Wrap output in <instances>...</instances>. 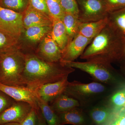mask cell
Listing matches in <instances>:
<instances>
[{
  "mask_svg": "<svg viewBox=\"0 0 125 125\" xmlns=\"http://www.w3.org/2000/svg\"><path fill=\"white\" fill-rule=\"evenodd\" d=\"M25 65L23 78L27 87L34 90L48 83L68 78L75 69L63 65L60 62L44 60L33 53L25 54Z\"/></svg>",
  "mask_w": 125,
  "mask_h": 125,
  "instance_id": "obj_1",
  "label": "cell"
},
{
  "mask_svg": "<svg viewBox=\"0 0 125 125\" xmlns=\"http://www.w3.org/2000/svg\"><path fill=\"white\" fill-rule=\"evenodd\" d=\"M123 43L107 24L93 39L80 57L87 61L111 64L121 58Z\"/></svg>",
  "mask_w": 125,
  "mask_h": 125,
  "instance_id": "obj_2",
  "label": "cell"
},
{
  "mask_svg": "<svg viewBox=\"0 0 125 125\" xmlns=\"http://www.w3.org/2000/svg\"><path fill=\"white\" fill-rule=\"evenodd\" d=\"M25 55L20 48L0 56V83L9 86L27 87L23 78Z\"/></svg>",
  "mask_w": 125,
  "mask_h": 125,
  "instance_id": "obj_3",
  "label": "cell"
},
{
  "mask_svg": "<svg viewBox=\"0 0 125 125\" xmlns=\"http://www.w3.org/2000/svg\"><path fill=\"white\" fill-rule=\"evenodd\" d=\"M106 91V87L99 82L83 83L79 81L69 82L63 94L76 99L80 106H86Z\"/></svg>",
  "mask_w": 125,
  "mask_h": 125,
  "instance_id": "obj_4",
  "label": "cell"
},
{
  "mask_svg": "<svg viewBox=\"0 0 125 125\" xmlns=\"http://www.w3.org/2000/svg\"><path fill=\"white\" fill-rule=\"evenodd\" d=\"M60 62L65 66L85 72L99 83L110 84L116 81L111 64L87 61Z\"/></svg>",
  "mask_w": 125,
  "mask_h": 125,
  "instance_id": "obj_5",
  "label": "cell"
},
{
  "mask_svg": "<svg viewBox=\"0 0 125 125\" xmlns=\"http://www.w3.org/2000/svg\"><path fill=\"white\" fill-rule=\"evenodd\" d=\"M80 22H95L107 17L108 12L102 0H76Z\"/></svg>",
  "mask_w": 125,
  "mask_h": 125,
  "instance_id": "obj_6",
  "label": "cell"
},
{
  "mask_svg": "<svg viewBox=\"0 0 125 125\" xmlns=\"http://www.w3.org/2000/svg\"><path fill=\"white\" fill-rule=\"evenodd\" d=\"M23 14L0 6V30L19 39L24 30Z\"/></svg>",
  "mask_w": 125,
  "mask_h": 125,
  "instance_id": "obj_7",
  "label": "cell"
},
{
  "mask_svg": "<svg viewBox=\"0 0 125 125\" xmlns=\"http://www.w3.org/2000/svg\"><path fill=\"white\" fill-rule=\"evenodd\" d=\"M33 108L28 103L16 102L0 114V125L9 123L20 124Z\"/></svg>",
  "mask_w": 125,
  "mask_h": 125,
  "instance_id": "obj_8",
  "label": "cell"
},
{
  "mask_svg": "<svg viewBox=\"0 0 125 125\" xmlns=\"http://www.w3.org/2000/svg\"><path fill=\"white\" fill-rule=\"evenodd\" d=\"M0 90L16 102L28 103L36 110L39 108L36 92L27 87L9 86L0 83Z\"/></svg>",
  "mask_w": 125,
  "mask_h": 125,
  "instance_id": "obj_9",
  "label": "cell"
},
{
  "mask_svg": "<svg viewBox=\"0 0 125 125\" xmlns=\"http://www.w3.org/2000/svg\"><path fill=\"white\" fill-rule=\"evenodd\" d=\"M34 54L42 60L49 62H60L62 58L61 51L52 38L50 33L41 40Z\"/></svg>",
  "mask_w": 125,
  "mask_h": 125,
  "instance_id": "obj_10",
  "label": "cell"
},
{
  "mask_svg": "<svg viewBox=\"0 0 125 125\" xmlns=\"http://www.w3.org/2000/svg\"><path fill=\"white\" fill-rule=\"evenodd\" d=\"M93 39L78 34L70 42L62 53L61 62L74 61L83 54L86 47Z\"/></svg>",
  "mask_w": 125,
  "mask_h": 125,
  "instance_id": "obj_11",
  "label": "cell"
},
{
  "mask_svg": "<svg viewBox=\"0 0 125 125\" xmlns=\"http://www.w3.org/2000/svg\"><path fill=\"white\" fill-rule=\"evenodd\" d=\"M68 78L55 83L41 85L35 90L37 97L48 103H51L63 94L69 83Z\"/></svg>",
  "mask_w": 125,
  "mask_h": 125,
  "instance_id": "obj_12",
  "label": "cell"
},
{
  "mask_svg": "<svg viewBox=\"0 0 125 125\" xmlns=\"http://www.w3.org/2000/svg\"><path fill=\"white\" fill-rule=\"evenodd\" d=\"M24 29L33 26H52L53 19L49 16L29 6L23 13Z\"/></svg>",
  "mask_w": 125,
  "mask_h": 125,
  "instance_id": "obj_13",
  "label": "cell"
},
{
  "mask_svg": "<svg viewBox=\"0 0 125 125\" xmlns=\"http://www.w3.org/2000/svg\"><path fill=\"white\" fill-rule=\"evenodd\" d=\"M52 26H33L24 29L19 40H22L30 45L40 43L43 39L50 33Z\"/></svg>",
  "mask_w": 125,
  "mask_h": 125,
  "instance_id": "obj_14",
  "label": "cell"
},
{
  "mask_svg": "<svg viewBox=\"0 0 125 125\" xmlns=\"http://www.w3.org/2000/svg\"><path fill=\"white\" fill-rule=\"evenodd\" d=\"M107 18L108 25L125 40V7L108 12Z\"/></svg>",
  "mask_w": 125,
  "mask_h": 125,
  "instance_id": "obj_15",
  "label": "cell"
},
{
  "mask_svg": "<svg viewBox=\"0 0 125 125\" xmlns=\"http://www.w3.org/2000/svg\"><path fill=\"white\" fill-rule=\"evenodd\" d=\"M61 125H89L83 112L79 107L57 114Z\"/></svg>",
  "mask_w": 125,
  "mask_h": 125,
  "instance_id": "obj_16",
  "label": "cell"
},
{
  "mask_svg": "<svg viewBox=\"0 0 125 125\" xmlns=\"http://www.w3.org/2000/svg\"><path fill=\"white\" fill-rule=\"evenodd\" d=\"M50 34L62 53L69 44V40L64 25L60 19H53Z\"/></svg>",
  "mask_w": 125,
  "mask_h": 125,
  "instance_id": "obj_17",
  "label": "cell"
},
{
  "mask_svg": "<svg viewBox=\"0 0 125 125\" xmlns=\"http://www.w3.org/2000/svg\"><path fill=\"white\" fill-rule=\"evenodd\" d=\"M51 103L50 106L57 114L80 106L77 100L64 94L58 96Z\"/></svg>",
  "mask_w": 125,
  "mask_h": 125,
  "instance_id": "obj_18",
  "label": "cell"
},
{
  "mask_svg": "<svg viewBox=\"0 0 125 125\" xmlns=\"http://www.w3.org/2000/svg\"><path fill=\"white\" fill-rule=\"evenodd\" d=\"M114 114L112 108L107 106L95 107L89 112L90 117L95 125H107Z\"/></svg>",
  "mask_w": 125,
  "mask_h": 125,
  "instance_id": "obj_19",
  "label": "cell"
},
{
  "mask_svg": "<svg viewBox=\"0 0 125 125\" xmlns=\"http://www.w3.org/2000/svg\"><path fill=\"white\" fill-rule=\"evenodd\" d=\"M107 24V17L95 22H80L79 34L87 38L93 39L104 29Z\"/></svg>",
  "mask_w": 125,
  "mask_h": 125,
  "instance_id": "obj_20",
  "label": "cell"
},
{
  "mask_svg": "<svg viewBox=\"0 0 125 125\" xmlns=\"http://www.w3.org/2000/svg\"><path fill=\"white\" fill-rule=\"evenodd\" d=\"M61 20L64 25L70 42L79 34L80 22L78 16L64 13Z\"/></svg>",
  "mask_w": 125,
  "mask_h": 125,
  "instance_id": "obj_21",
  "label": "cell"
},
{
  "mask_svg": "<svg viewBox=\"0 0 125 125\" xmlns=\"http://www.w3.org/2000/svg\"><path fill=\"white\" fill-rule=\"evenodd\" d=\"M18 48L21 49L19 39L0 30V56Z\"/></svg>",
  "mask_w": 125,
  "mask_h": 125,
  "instance_id": "obj_22",
  "label": "cell"
},
{
  "mask_svg": "<svg viewBox=\"0 0 125 125\" xmlns=\"http://www.w3.org/2000/svg\"><path fill=\"white\" fill-rule=\"evenodd\" d=\"M37 102L47 125H61L57 114L52 110L49 104L38 97Z\"/></svg>",
  "mask_w": 125,
  "mask_h": 125,
  "instance_id": "obj_23",
  "label": "cell"
},
{
  "mask_svg": "<svg viewBox=\"0 0 125 125\" xmlns=\"http://www.w3.org/2000/svg\"><path fill=\"white\" fill-rule=\"evenodd\" d=\"M30 0H0V6L23 14L29 5Z\"/></svg>",
  "mask_w": 125,
  "mask_h": 125,
  "instance_id": "obj_24",
  "label": "cell"
},
{
  "mask_svg": "<svg viewBox=\"0 0 125 125\" xmlns=\"http://www.w3.org/2000/svg\"><path fill=\"white\" fill-rule=\"evenodd\" d=\"M50 16L52 19H61L64 12L60 0H46Z\"/></svg>",
  "mask_w": 125,
  "mask_h": 125,
  "instance_id": "obj_25",
  "label": "cell"
},
{
  "mask_svg": "<svg viewBox=\"0 0 125 125\" xmlns=\"http://www.w3.org/2000/svg\"><path fill=\"white\" fill-rule=\"evenodd\" d=\"M112 109L114 113L120 111L125 103V87L115 93L112 96L111 99Z\"/></svg>",
  "mask_w": 125,
  "mask_h": 125,
  "instance_id": "obj_26",
  "label": "cell"
},
{
  "mask_svg": "<svg viewBox=\"0 0 125 125\" xmlns=\"http://www.w3.org/2000/svg\"><path fill=\"white\" fill-rule=\"evenodd\" d=\"M60 1L64 13L72 14L78 18L79 9L76 0H60Z\"/></svg>",
  "mask_w": 125,
  "mask_h": 125,
  "instance_id": "obj_27",
  "label": "cell"
},
{
  "mask_svg": "<svg viewBox=\"0 0 125 125\" xmlns=\"http://www.w3.org/2000/svg\"><path fill=\"white\" fill-rule=\"evenodd\" d=\"M15 102L13 98L0 90V114Z\"/></svg>",
  "mask_w": 125,
  "mask_h": 125,
  "instance_id": "obj_28",
  "label": "cell"
},
{
  "mask_svg": "<svg viewBox=\"0 0 125 125\" xmlns=\"http://www.w3.org/2000/svg\"><path fill=\"white\" fill-rule=\"evenodd\" d=\"M104 3L108 12L125 7V0H102Z\"/></svg>",
  "mask_w": 125,
  "mask_h": 125,
  "instance_id": "obj_29",
  "label": "cell"
},
{
  "mask_svg": "<svg viewBox=\"0 0 125 125\" xmlns=\"http://www.w3.org/2000/svg\"><path fill=\"white\" fill-rule=\"evenodd\" d=\"M29 6L36 10L50 16L46 0H30Z\"/></svg>",
  "mask_w": 125,
  "mask_h": 125,
  "instance_id": "obj_30",
  "label": "cell"
},
{
  "mask_svg": "<svg viewBox=\"0 0 125 125\" xmlns=\"http://www.w3.org/2000/svg\"><path fill=\"white\" fill-rule=\"evenodd\" d=\"M107 125H125V111L115 113Z\"/></svg>",
  "mask_w": 125,
  "mask_h": 125,
  "instance_id": "obj_31",
  "label": "cell"
},
{
  "mask_svg": "<svg viewBox=\"0 0 125 125\" xmlns=\"http://www.w3.org/2000/svg\"><path fill=\"white\" fill-rule=\"evenodd\" d=\"M20 125H38L37 110L33 108L31 112Z\"/></svg>",
  "mask_w": 125,
  "mask_h": 125,
  "instance_id": "obj_32",
  "label": "cell"
},
{
  "mask_svg": "<svg viewBox=\"0 0 125 125\" xmlns=\"http://www.w3.org/2000/svg\"><path fill=\"white\" fill-rule=\"evenodd\" d=\"M37 114L38 119V125H47L46 121L43 116L39 108L37 110Z\"/></svg>",
  "mask_w": 125,
  "mask_h": 125,
  "instance_id": "obj_33",
  "label": "cell"
},
{
  "mask_svg": "<svg viewBox=\"0 0 125 125\" xmlns=\"http://www.w3.org/2000/svg\"><path fill=\"white\" fill-rule=\"evenodd\" d=\"M125 58V40L123 41V48H122V54L121 58Z\"/></svg>",
  "mask_w": 125,
  "mask_h": 125,
  "instance_id": "obj_34",
  "label": "cell"
},
{
  "mask_svg": "<svg viewBox=\"0 0 125 125\" xmlns=\"http://www.w3.org/2000/svg\"><path fill=\"white\" fill-rule=\"evenodd\" d=\"M3 125H20V124L18 123H9Z\"/></svg>",
  "mask_w": 125,
  "mask_h": 125,
  "instance_id": "obj_35",
  "label": "cell"
},
{
  "mask_svg": "<svg viewBox=\"0 0 125 125\" xmlns=\"http://www.w3.org/2000/svg\"><path fill=\"white\" fill-rule=\"evenodd\" d=\"M124 111H125V105H124V106H123V107H122V108L121 109L120 111L118 112H119Z\"/></svg>",
  "mask_w": 125,
  "mask_h": 125,
  "instance_id": "obj_36",
  "label": "cell"
}]
</instances>
